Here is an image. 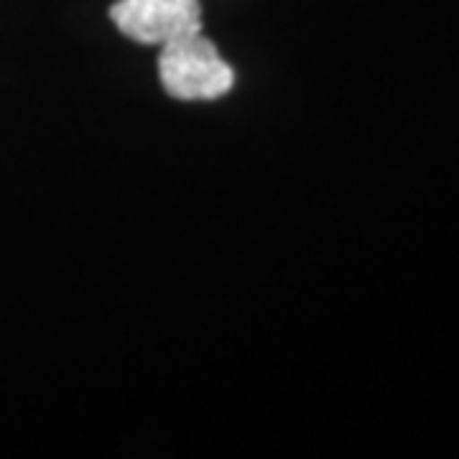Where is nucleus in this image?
Masks as SVG:
<instances>
[{"instance_id": "obj_1", "label": "nucleus", "mask_w": 459, "mask_h": 459, "mask_svg": "<svg viewBox=\"0 0 459 459\" xmlns=\"http://www.w3.org/2000/svg\"><path fill=\"white\" fill-rule=\"evenodd\" d=\"M159 77L171 98L186 102L222 98L235 84L230 65L202 31L164 44L159 56Z\"/></svg>"}, {"instance_id": "obj_2", "label": "nucleus", "mask_w": 459, "mask_h": 459, "mask_svg": "<svg viewBox=\"0 0 459 459\" xmlns=\"http://www.w3.org/2000/svg\"><path fill=\"white\" fill-rule=\"evenodd\" d=\"M110 18L120 33L138 44L164 47L186 33L202 31L199 0H117Z\"/></svg>"}]
</instances>
